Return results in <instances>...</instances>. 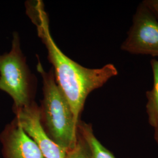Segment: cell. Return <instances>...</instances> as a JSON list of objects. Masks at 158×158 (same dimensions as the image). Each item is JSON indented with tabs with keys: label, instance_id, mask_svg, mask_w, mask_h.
I'll list each match as a JSON object with an SVG mask.
<instances>
[{
	"label": "cell",
	"instance_id": "obj_1",
	"mask_svg": "<svg viewBox=\"0 0 158 158\" xmlns=\"http://www.w3.org/2000/svg\"><path fill=\"white\" fill-rule=\"evenodd\" d=\"M27 8V14L36 27L39 37L46 48L57 83L66 97L78 123L88 96L116 76L118 70L111 63L100 68L90 69L72 60L63 53L52 38L49 19L42 2L36 1L28 3Z\"/></svg>",
	"mask_w": 158,
	"mask_h": 158
},
{
	"label": "cell",
	"instance_id": "obj_2",
	"mask_svg": "<svg viewBox=\"0 0 158 158\" xmlns=\"http://www.w3.org/2000/svg\"><path fill=\"white\" fill-rule=\"evenodd\" d=\"M37 70L43 81L44 98L39 107L40 123L46 135L66 152L76 143L78 123L57 83L53 69L47 72L38 59Z\"/></svg>",
	"mask_w": 158,
	"mask_h": 158
},
{
	"label": "cell",
	"instance_id": "obj_3",
	"mask_svg": "<svg viewBox=\"0 0 158 158\" xmlns=\"http://www.w3.org/2000/svg\"><path fill=\"white\" fill-rule=\"evenodd\" d=\"M33 90L32 79L21 49L19 38L14 32L11 50L0 55V90L11 97L13 108H19L33 102Z\"/></svg>",
	"mask_w": 158,
	"mask_h": 158
},
{
	"label": "cell",
	"instance_id": "obj_4",
	"mask_svg": "<svg viewBox=\"0 0 158 158\" xmlns=\"http://www.w3.org/2000/svg\"><path fill=\"white\" fill-rule=\"evenodd\" d=\"M121 49L134 55L158 57V22L142 2L136 10Z\"/></svg>",
	"mask_w": 158,
	"mask_h": 158
},
{
	"label": "cell",
	"instance_id": "obj_5",
	"mask_svg": "<svg viewBox=\"0 0 158 158\" xmlns=\"http://www.w3.org/2000/svg\"><path fill=\"white\" fill-rule=\"evenodd\" d=\"M15 118L23 130L38 144L45 158H64L66 151L46 135L40 123V107L33 101L29 105L13 108Z\"/></svg>",
	"mask_w": 158,
	"mask_h": 158
},
{
	"label": "cell",
	"instance_id": "obj_6",
	"mask_svg": "<svg viewBox=\"0 0 158 158\" xmlns=\"http://www.w3.org/2000/svg\"><path fill=\"white\" fill-rule=\"evenodd\" d=\"M4 158H45L38 144L17 119L7 125L0 136Z\"/></svg>",
	"mask_w": 158,
	"mask_h": 158
},
{
	"label": "cell",
	"instance_id": "obj_7",
	"mask_svg": "<svg viewBox=\"0 0 158 158\" xmlns=\"http://www.w3.org/2000/svg\"><path fill=\"white\" fill-rule=\"evenodd\" d=\"M77 130L85 138L90 149L91 158H115L113 153L104 147L94 134L92 125L79 120Z\"/></svg>",
	"mask_w": 158,
	"mask_h": 158
},
{
	"label": "cell",
	"instance_id": "obj_8",
	"mask_svg": "<svg viewBox=\"0 0 158 158\" xmlns=\"http://www.w3.org/2000/svg\"><path fill=\"white\" fill-rule=\"evenodd\" d=\"M153 73V87L146 93V106L148 122L155 128L158 125V60L153 59L151 61Z\"/></svg>",
	"mask_w": 158,
	"mask_h": 158
},
{
	"label": "cell",
	"instance_id": "obj_9",
	"mask_svg": "<svg viewBox=\"0 0 158 158\" xmlns=\"http://www.w3.org/2000/svg\"><path fill=\"white\" fill-rule=\"evenodd\" d=\"M64 158H91L89 146L77 130L76 143L72 148L66 152Z\"/></svg>",
	"mask_w": 158,
	"mask_h": 158
},
{
	"label": "cell",
	"instance_id": "obj_10",
	"mask_svg": "<svg viewBox=\"0 0 158 158\" xmlns=\"http://www.w3.org/2000/svg\"><path fill=\"white\" fill-rule=\"evenodd\" d=\"M142 2L147 6L158 22V0H145Z\"/></svg>",
	"mask_w": 158,
	"mask_h": 158
},
{
	"label": "cell",
	"instance_id": "obj_11",
	"mask_svg": "<svg viewBox=\"0 0 158 158\" xmlns=\"http://www.w3.org/2000/svg\"><path fill=\"white\" fill-rule=\"evenodd\" d=\"M155 129V132H154V138L155 139L156 142L157 144L158 145V125L157 127H156L155 128H154Z\"/></svg>",
	"mask_w": 158,
	"mask_h": 158
}]
</instances>
